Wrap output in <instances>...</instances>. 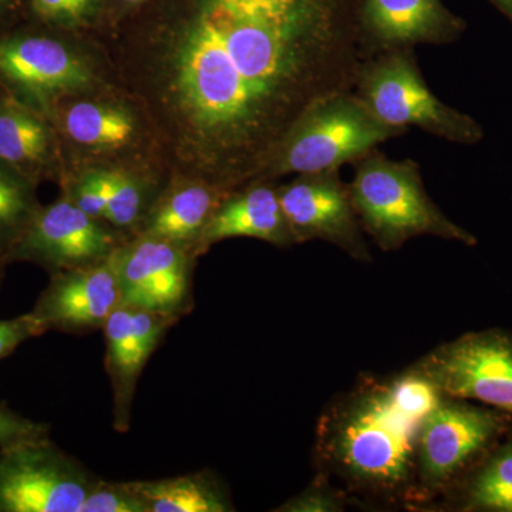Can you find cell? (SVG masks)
<instances>
[{
  "mask_svg": "<svg viewBox=\"0 0 512 512\" xmlns=\"http://www.w3.org/2000/svg\"><path fill=\"white\" fill-rule=\"evenodd\" d=\"M360 0H183L151 32L147 82L181 158L234 191L296 119L355 87Z\"/></svg>",
  "mask_w": 512,
  "mask_h": 512,
  "instance_id": "1",
  "label": "cell"
},
{
  "mask_svg": "<svg viewBox=\"0 0 512 512\" xmlns=\"http://www.w3.org/2000/svg\"><path fill=\"white\" fill-rule=\"evenodd\" d=\"M421 423L397 406L389 382L366 383L320 420V461L350 490L387 498L416 494Z\"/></svg>",
  "mask_w": 512,
  "mask_h": 512,
  "instance_id": "2",
  "label": "cell"
},
{
  "mask_svg": "<svg viewBox=\"0 0 512 512\" xmlns=\"http://www.w3.org/2000/svg\"><path fill=\"white\" fill-rule=\"evenodd\" d=\"M349 184L363 232L384 252L419 237H436L476 247L478 239L441 211L426 190L421 167L412 158L393 160L379 148L353 163Z\"/></svg>",
  "mask_w": 512,
  "mask_h": 512,
  "instance_id": "3",
  "label": "cell"
},
{
  "mask_svg": "<svg viewBox=\"0 0 512 512\" xmlns=\"http://www.w3.org/2000/svg\"><path fill=\"white\" fill-rule=\"evenodd\" d=\"M406 133L377 120L353 90L330 94L296 119L258 180L340 170Z\"/></svg>",
  "mask_w": 512,
  "mask_h": 512,
  "instance_id": "4",
  "label": "cell"
},
{
  "mask_svg": "<svg viewBox=\"0 0 512 512\" xmlns=\"http://www.w3.org/2000/svg\"><path fill=\"white\" fill-rule=\"evenodd\" d=\"M353 93L386 126L404 131L416 127L461 146L483 141L484 128L476 119L433 93L414 49L392 50L362 60Z\"/></svg>",
  "mask_w": 512,
  "mask_h": 512,
  "instance_id": "5",
  "label": "cell"
},
{
  "mask_svg": "<svg viewBox=\"0 0 512 512\" xmlns=\"http://www.w3.org/2000/svg\"><path fill=\"white\" fill-rule=\"evenodd\" d=\"M99 478L49 434L0 447V512H80Z\"/></svg>",
  "mask_w": 512,
  "mask_h": 512,
  "instance_id": "6",
  "label": "cell"
},
{
  "mask_svg": "<svg viewBox=\"0 0 512 512\" xmlns=\"http://www.w3.org/2000/svg\"><path fill=\"white\" fill-rule=\"evenodd\" d=\"M504 413L443 396L417 436L416 493L444 490L494 443L507 427Z\"/></svg>",
  "mask_w": 512,
  "mask_h": 512,
  "instance_id": "7",
  "label": "cell"
},
{
  "mask_svg": "<svg viewBox=\"0 0 512 512\" xmlns=\"http://www.w3.org/2000/svg\"><path fill=\"white\" fill-rule=\"evenodd\" d=\"M440 394L474 400L512 416V336L504 330L467 333L413 367Z\"/></svg>",
  "mask_w": 512,
  "mask_h": 512,
  "instance_id": "8",
  "label": "cell"
},
{
  "mask_svg": "<svg viewBox=\"0 0 512 512\" xmlns=\"http://www.w3.org/2000/svg\"><path fill=\"white\" fill-rule=\"evenodd\" d=\"M191 249L167 239L136 234L110 256L119 282L121 306L181 320L194 309Z\"/></svg>",
  "mask_w": 512,
  "mask_h": 512,
  "instance_id": "9",
  "label": "cell"
},
{
  "mask_svg": "<svg viewBox=\"0 0 512 512\" xmlns=\"http://www.w3.org/2000/svg\"><path fill=\"white\" fill-rule=\"evenodd\" d=\"M117 231L109 222L90 217L69 197H64L40 208L10 251L9 262H33L50 275L103 264L126 241Z\"/></svg>",
  "mask_w": 512,
  "mask_h": 512,
  "instance_id": "10",
  "label": "cell"
},
{
  "mask_svg": "<svg viewBox=\"0 0 512 512\" xmlns=\"http://www.w3.org/2000/svg\"><path fill=\"white\" fill-rule=\"evenodd\" d=\"M278 194L295 244L318 239L357 261H372L349 184L340 170L298 175L292 183L278 187Z\"/></svg>",
  "mask_w": 512,
  "mask_h": 512,
  "instance_id": "11",
  "label": "cell"
},
{
  "mask_svg": "<svg viewBox=\"0 0 512 512\" xmlns=\"http://www.w3.org/2000/svg\"><path fill=\"white\" fill-rule=\"evenodd\" d=\"M466 30V20L451 12L443 0H360L362 60L420 45H451Z\"/></svg>",
  "mask_w": 512,
  "mask_h": 512,
  "instance_id": "12",
  "label": "cell"
},
{
  "mask_svg": "<svg viewBox=\"0 0 512 512\" xmlns=\"http://www.w3.org/2000/svg\"><path fill=\"white\" fill-rule=\"evenodd\" d=\"M50 276L30 311L45 332L87 335L103 330L111 313L121 306L119 282L110 261Z\"/></svg>",
  "mask_w": 512,
  "mask_h": 512,
  "instance_id": "13",
  "label": "cell"
},
{
  "mask_svg": "<svg viewBox=\"0 0 512 512\" xmlns=\"http://www.w3.org/2000/svg\"><path fill=\"white\" fill-rule=\"evenodd\" d=\"M180 320L144 309L119 306L104 325L107 375L113 393V427L130 430L138 379L167 330Z\"/></svg>",
  "mask_w": 512,
  "mask_h": 512,
  "instance_id": "14",
  "label": "cell"
},
{
  "mask_svg": "<svg viewBox=\"0 0 512 512\" xmlns=\"http://www.w3.org/2000/svg\"><path fill=\"white\" fill-rule=\"evenodd\" d=\"M0 80L30 99L47 101L90 86L92 73L55 39L9 36L0 39Z\"/></svg>",
  "mask_w": 512,
  "mask_h": 512,
  "instance_id": "15",
  "label": "cell"
},
{
  "mask_svg": "<svg viewBox=\"0 0 512 512\" xmlns=\"http://www.w3.org/2000/svg\"><path fill=\"white\" fill-rule=\"evenodd\" d=\"M229 238L261 239L282 248L295 245L278 187L271 180L251 181L241 190L232 191L202 229L195 255L200 256L211 245Z\"/></svg>",
  "mask_w": 512,
  "mask_h": 512,
  "instance_id": "16",
  "label": "cell"
},
{
  "mask_svg": "<svg viewBox=\"0 0 512 512\" xmlns=\"http://www.w3.org/2000/svg\"><path fill=\"white\" fill-rule=\"evenodd\" d=\"M231 192L200 178L175 185L154 201L136 234L167 239L194 252L202 229Z\"/></svg>",
  "mask_w": 512,
  "mask_h": 512,
  "instance_id": "17",
  "label": "cell"
},
{
  "mask_svg": "<svg viewBox=\"0 0 512 512\" xmlns=\"http://www.w3.org/2000/svg\"><path fill=\"white\" fill-rule=\"evenodd\" d=\"M147 512L234 511L227 488L212 471L202 470L160 480L130 481Z\"/></svg>",
  "mask_w": 512,
  "mask_h": 512,
  "instance_id": "18",
  "label": "cell"
},
{
  "mask_svg": "<svg viewBox=\"0 0 512 512\" xmlns=\"http://www.w3.org/2000/svg\"><path fill=\"white\" fill-rule=\"evenodd\" d=\"M52 134L45 121L19 101H0V161L29 178L49 158Z\"/></svg>",
  "mask_w": 512,
  "mask_h": 512,
  "instance_id": "19",
  "label": "cell"
},
{
  "mask_svg": "<svg viewBox=\"0 0 512 512\" xmlns=\"http://www.w3.org/2000/svg\"><path fill=\"white\" fill-rule=\"evenodd\" d=\"M64 128L74 143L101 150L126 146L137 130L127 110L94 101L73 104L64 114Z\"/></svg>",
  "mask_w": 512,
  "mask_h": 512,
  "instance_id": "20",
  "label": "cell"
},
{
  "mask_svg": "<svg viewBox=\"0 0 512 512\" xmlns=\"http://www.w3.org/2000/svg\"><path fill=\"white\" fill-rule=\"evenodd\" d=\"M39 210L29 178L13 168L0 167V254L8 261Z\"/></svg>",
  "mask_w": 512,
  "mask_h": 512,
  "instance_id": "21",
  "label": "cell"
},
{
  "mask_svg": "<svg viewBox=\"0 0 512 512\" xmlns=\"http://www.w3.org/2000/svg\"><path fill=\"white\" fill-rule=\"evenodd\" d=\"M466 510L512 512V439L494 451L471 478Z\"/></svg>",
  "mask_w": 512,
  "mask_h": 512,
  "instance_id": "22",
  "label": "cell"
},
{
  "mask_svg": "<svg viewBox=\"0 0 512 512\" xmlns=\"http://www.w3.org/2000/svg\"><path fill=\"white\" fill-rule=\"evenodd\" d=\"M107 187L104 221L119 231L133 229L136 234L154 201L140 181L123 171L107 170Z\"/></svg>",
  "mask_w": 512,
  "mask_h": 512,
  "instance_id": "23",
  "label": "cell"
},
{
  "mask_svg": "<svg viewBox=\"0 0 512 512\" xmlns=\"http://www.w3.org/2000/svg\"><path fill=\"white\" fill-rule=\"evenodd\" d=\"M80 512H147L146 505L130 481L99 478L87 495Z\"/></svg>",
  "mask_w": 512,
  "mask_h": 512,
  "instance_id": "24",
  "label": "cell"
},
{
  "mask_svg": "<svg viewBox=\"0 0 512 512\" xmlns=\"http://www.w3.org/2000/svg\"><path fill=\"white\" fill-rule=\"evenodd\" d=\"M107 190V170H93L79 178L67 197L90 217L104 220Z\"/></svg>",
  "mask_w": 512,
  "mask_h": 512,
  "instance_id": "25",
  "label": "cell"
},
{
  "mask_svg": "<svg viewBox=\"0 0 512 512\" xmlns=\"http://www.w3.org/2000/svg\"><path fill=\"white\" fill-rule=\"evenodd\" d=\"M99 0H32L33 12L56 25H79L93 15Z\"/></svg>",
  "mask_w": 512,
  "mask_h": 512,
  "instance_id": "26",
  "label": "cell"
},
{
  "mask_svg": "<svg viewBox=\"0 0 512 512\" xmlns=\"http://www.w3.org/2000/svg\"><path fill=\"white\" fill-rule=\"evenodd\" d=\"M343 503L329 485L313 483L303 493L286 501L275 511L282 512H335L342 511Z\"/></svg>",
  "mask_w": 512,
  "mask_h": 512,
  "instance_id": "27",
  "label": "cell"
},
{
  "mask_svg": "<svg viewBox=\"0 0 512 512\" xmlns=\"http://www.w3.org/2000/svg\"><path fill=\"white\" fill-rule=\"evenodd\" d=\"M45 333V329L30 312L18 318L0 319V360L12 355L26 340Z\"/></svg>",
  "mask_w": 512,
  "mask_h": 512,
  "instance_id": "28",
  "label": "cell"
},
{
  "mask_svg": "<svg viewBox=\"0 0 512 512\" xmlns=\"http://www.w3.org/2000/svg\"><path fill=\"white\" fill-rule=\"evenodd\" d=\"M47 434L49 426L46 424L30 420L22 414L13 412L5 404H0V447Z\"/></svg>",
  "mask_w": 512,
  "mask_h": 512,
  "instance_id": "29",
  "label": "cell"
},
{
  "mask_svg": "<svg viewBox=\"0 0 512 512\" xmlns=\"http://www.w3.org/2000/svg\"><path fill=\"white\" fill-rule=\"evenodd\" d=\"M490 2L512 22V0H490Z\"/></svg>",
  "mask_w": 512,
  "mask_h": 512,
  "instance_id": "30",
  "label": "cell"
},
{
  "mask_svg": "<svg viewBox=\"0 0 512 512\" xmlns=\"http://www.w3.org/2000/svg\"><path fill=\"white\" fill-rule=\"evenodd\" d=\"M9 264L8 258L0 254V284H2L3 274H5V266Z\"/></svg>",
  "mask_w": 512,
  "mask_h": 512,
  "instance_id": "31",
  "label": "cell"
},
{
  "mask_svg": "<svg viewBox=\"0 0 512 512\" xmlns=\"http://www.w3.org/2000/svg\"><path fill=\"white\" fill-rule=\"evenodd\" d=\"M121 2L128 3V5H140V3L147 2V0H121Z\"/></svg>",
  "mask_w": 512,
  "mask_h": 512,
  "instance_id": "32",
  "label": "cell"
},
{
  "mask_svg": "<svg viewBox=\"0 0 512 512\" xmlns=\"http://www.w3.org/2000/svg\"><path fill=\"white\" fill-rule=\"evenodd\" d=\"M8 2H9V0H0V9H2L3 6H5L6 3H8Z\"/></svg>",
  "mask_w": 512,
  "mask_h": 512,
  "instance_id": "33",
  "label": "cell"
}]
</instances>
